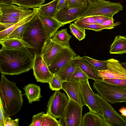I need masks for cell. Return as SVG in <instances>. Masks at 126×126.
Here are the masks:
<instances>
[{
  "label": "cell",
  "mask_w": 126,
  "mask_h": 126,
  "mask_svg": "<svg viewBox=\"0 0 126 126\" xmlns=\"http://www.w3.org/2000/svg\"><path fill=\"white\" fill-rule=\"evenodd\" d=\"M96 97L103 114V118L109 126H126V121L108 102L96 94Z\"/></svg>",
  "instance_id": "cell-7"
},
{
  "label": "cell",
  "mask_w": 126,
  "mask_h": 126,
  "mask_svg": "<svg viewBox=\"0 0 126 126\" xmlns=\"http://www.w3.org/2000/svg\"><path fill=\"white\" fill-rule=\"evenodd\" d=\"M111 54H122L126 53V37L118 35L115 36L109 51Z\"/></svg>",
  "instance_id": "cell-21"
},
{
  "label": "cell",
  "mask_w": 126,
  "mask_h": 126,
  "mask_svg": "<svg viewBox=\"0 0 126 126\" xmlns=\"http://www.w3.org/2000/svg\"><path fill=\"white\" fill-rule=\"evenodd\" d=\"M123 67L126 69V62L120 63Z\"/></svg>",
  "instance_id": "cell-49"
},
{
  "label": "cell",
  "mask_w": 126,
  "mask_h": 126,
  "mask_svg": "<svg viewBox=\"0 0 126 126\" xmlns=\"http://www.w3.org/2000/svg\"><path fill=\"white\" fill-rule=\"evenodd\" d=\"M43 28L50 38L56 32L58 29L63 25L54 17H46L39 14Z\"/></svg>",
  "instance_id": "cell-18"
},
{
  "label": "cell",
  "mask_w": 126,
  "mask_h": 126,
  "mask_svg": "<svg viewBox=\"0 0 126 126\" xmlns=\"http://www.w3.org/2000/svg\"><path fill=\"white\" fill-rule=\"evenodd\" d=\"M23 19L20 18L8 15L0 14V23L2 24H15Z\"/></svg>",
  "instance_id": "cell-35"
},
{
  "label": "cell",
  "mask_w": 126,
  "mask_h": 126,
  "mask_svg": "<svg viewBox=\"0 0 126 126\" xmlns=\"http://www.w3.org/2000/svg\"><path fill=\"white\" fill-rule=\"evenodd\" d=\"M14 24L5 23H0V31L5 30L14 25Z\"/></svg>",
  "instance_id": "cell-44"
},
{
  "label": "cell",
  "mask_w": 126,
  "mask_h": 126,
  "mask_svg": "<svg viewBox=\"0 0 126 126\" xmlns=\"http://www.w3.org/2000/svg\"><path fill=\"white\" fill-rule=\"evenodd\" d=\"M89 79L87 76L78 65L76 64L75 70L70 77L66 81L75 82L81 80Z\"/></svg>",
  "instance_id": "cell-29"
},
{
  "label": "cell",
  "mask_w": 126,
  "mask_h": 126,
  "mask_svg": "<svg viewBox=\"0 0 126 126\" xmlns=\"http://www.w3.org/2000/svg\"><path fill=\"white\" fill-rule=\"evenodd\" d=\"M76 55L70 47L63 48L48 66L50 71L53 74L56 73L63 66Z\"/></svg>",
  "instance_id": "cell-13"
},
{
  "label": "cell",
  "mask_w": 126,
  "mask_h": 126,
  "mask_svg": "<svg viewBox=\"0 0 126 126\" xmlns=\"http://www.w3.org/2000/svg\"><path fill=\"white\" fill-rule=\"evenodd\" d=\"M13 4L12 0H0V5H10Z\"/></svg>",
  "instance_id": "cell-45"
},
{
  "label": "cell",
  "mask_w": 126,
  "mask_h": 126,
  "mask_svg": "<svg viewBox=\"0 0 126 126\" xmlns=\"http://www.w3.org/2000/svg\"><path fill=\"white\" fill-rule=\"evenodd\" d=\"M15 4L24 8L28 9L30 8L38 7L45 1V0H12Z\"/></svg>",
  "instance_id": "cell-28"
},
{
  "label": "cell",
  "mask_w": 126,
  "mask_h": 126,
  "mask_svg": "<svg viewBox=\"0 0 126 126\" xmlns=\"http://www.w3.org/2000/svg\"><path fill=\"white\" fill-rule=\"evenodd\" d=\"M82 57L90 63L98 71L105 70L107 68V60H97L86 56Z\"/></svg>",
  "instance_id": "cell-30"
},
{
  "label": "cell",
  "mask_w": 126,
  "mask_h": 126,
  "mask_svg": "<svg viewBox=\"0 0 126 126\" xmlns=\"http://www.w3.org/2000/svg\"><path fill=\"white\" fill-rule=\"evenodd\" d=\"M44 114V112H41L34 115L32 118L31 123L29 126H41Z\"/></svg>",
  "instance_id": "cell-37"
},
{
  "label": "cell",
  "mask_w": 126,
  "mask_h": 126,
  "mask_svg": "<svg viewBox=\"0 0 126 126\" xmlns=\"http://www.w3.org/2000/svg\"><path fill=\"white\" fill-rule=\"evenodd\" d=\"M23 89L30 104L33 102L39 101L42 97L40 87L35 84H29L25 86Z\"/></svg>",
  "instance_id": "cell-22"
},
{
  "label": "cell",
  "mask_w": 126,
  "mask_h": 126,
  "mask_svg": "<svg viewBox=\"0 0 126 126\" xmlns=\"http://www.w3.org/2000/svg\"><path fill=\"white\" fill-rule=\"evenodd\" d=\"M73 59L75 64L79 65L87 76L89 79L95 81L102 79L98 75V71L82 57L78 55L74 57Z\"/></svg>",
  "instance_id": "cell-16"
},
{
  "label": "cell",
  "mask_w": 126,
  "mask_h": 126,
  "mask_svg": "<svg viewBox=\"0 0 126 126\" xmlns=\"http://www.w3.org/2000/svg\"><path fill=\"white\" fill-rule=\"evenodd\" d=\"M49 114L47 112L43 116L41 126H60L59 121Z\"/></svg>",
  "instance_id": "cell-32"
},
{
  "label": "cell",
  "mask_w": 126,
  "mask_h": 126,
  "mask_svg": "<svg viewBox=\"0 0 126 126\" xmlns=\"http://www.w3.org/2000/svg\"><path fill=\"white\" fill-rule=\"evenodd\" d=\"M121 115L122 118L126 121V117H125Z\"/></svg>",
  "instance_id": "cell-50"
},
{
  "label": "cell",
  "mask_w": 126,
  "mask_h": 126,
  "mask_svg": "<svg viewBox=\"0 0 126 126\" xmlns=\"http://www.w3.org/2000/svg\"><path fill=\"white\" fill-rule=\"evenodd\" d=\"M69 28L71 33L79 41L85 38L86 36L85 29H81L74 23H70Z\"/></svg>",
  "instance_id": "cell-31"
},
{
  "label": "cell",
  "mask_w": 126,
  "mask_h": 126,
  "mask_svg": "<svg viewBox=\"0 0 126 126\" xmlns=\"http://www.w3.org/2000/svg\"><path fill=\"white\" fill-rule=\"evenodd\" d=\"M49 38L38 15L27 23L21 39L31 49L39 52L46 40Z\"/></svg>",
  "instance_id": "cell-3"
},
{
  "label": "cell",
  "mask_w": 126,
  "mask_h": 126,
  "mask_svg": "<svg viewBox=\"0 0 126 126\" xmlns=\"http://www.w3.org/2000/svg\"><path fill=\"white\" fill-rule=\"evenodd\" d=\"M28 22L21 25L15 29L8 35L7 38H15L21 39L23 33Z\"/></svg>",
  "instance_id": "cell-34"
},
{
  "label": "cell",
  "mask_w": 126,
  "mask_h": 126,
  "mask_svg": "<svg viewBox=\"0 0 126 126\" xmlns=\"http://www.w3.org/2000/svg\"><path fill=\"white\" fill-rule=\"evenodd\" d=\"M123 10V6L120 2L100 0L90 4L78 19L87 16H100L108 17L114 21V15Z\"/></svg>",
  "instance_id": "cell-5"
},
{
  "label": "cell",
  "mask_w": 126,
  "mask_h": 126,
  "mask_svg": "<svg viewBox=\"0 0 126 126\" xmlns=\"http://www.w3.org/2000/svg\"><path fill=\"white\" fill-rule=\"evenodd\" d=\"M0 43L2 47L7 49H16L25 47L31 48L21 39L17 38H7L0 40Z\"/></svg>",
  "instance_id": "cell-26"
},
{
  "label": "cell",
  "mask_w": 126,
  "mask_h": 126,
  "mask_svg": "<svg viewBox=\"0 0 126 126\" xmlns=\"http://www.w3.org/2000/svg\"><path fill=\"white\" fill-rule=\"evenodd\" d=\"M84 100L90 111L96 113L103 117L94 93L91 88L88 79L79 80Z\"/></svg>",
  "instance_id": "cell-12"
},
{
  "label": "cell",
  "mask_w": 126,
  "mask_h": 126,
  "mask_svg": "<svg viewBox=\"0 0 126 126\" xmlns=\"http://www.w3.org/2000/svg\"><path fill=\"white\" fill-rule=\"evenodd\" d=\"M74 23L77 26L81 29L85 30H91L96 32L100 31L104 29H111L121 24L119 21H118L110 25H103L98 24H88L78 22L77 20L74 22Z\"/></svg>",
  "instance_id": "cell-27"
},
{
  "label": "cell",
  "mask_w": 126,
  "mask_h": 126,
  "mask_svg": "<svg viewBox=\"0 0 126 126\" xmlns=\"http://www.w3.org/2000/svg\"><path fill=\"white\" fill-rule=\"evenodd\" d=\"M100 0H87L88 2L90 4L96 2Z\"/></svg>",
  "instance_id": "cell-48"
},
{
  "label": "cell",
  "mask_w": 126,
  "mask_h": 126,
  "mask_svg": "<svg viewBox=\"0 0 126 126\" xmlns=\"http://www.w3.org/2000/svg\"><path fill=\"white\" fill-rule=\"evenodd\" d=\"M59 0H54L38 8L39 14L43 16L54 17L56 11Z\"/></svg>",
  "instance_id": "cell-25"
},
{
  "label": "cell",
  "mask_w": 126,
  "mask_h": 126,
  "mask_svg": "<svg viewBox=\"0 0 126 126\" xmlns=\"http://www.w3.org/2000/svg\"><path fill=\"white\" fill-rule=\"evenodd\" d=\"M0 92V98L9 116L14 115L19 112L23 102L22 92L15 82L8 80L2 74Z\"/></svg>",
  "instance_id": "cell-2"
},
{
  "label": "cell",
  "mask_w": 126,
  "mask_h": 126,
  "mask_svg": "<svg viewBox=\"0 0 126 126\" xmlns=\"http://www.w3.org/2000/svg\"><path fill=\"white\" fill-rule=\"evenodd\" d=\"M71 36L67 32V29L57 31L51 38V39L64 48L70 47L69 42Z\"/></svg>",
  "instance_id": "cell-24"
},
{
  "label": "cell",
  "mask_w": 126,
  "mask_h": 126,
  "mask_svg": "<svg viewBox=\"0 0 126 126\" xmlns=\"http://www.w3.org/2000/svg\"><path fill=\"white\" fill-rule=\"evenodd\" d=\"M93 88L104 99L112 104L126 103V89L102 80L95 81Z\"/></svg>",
  "instance_id": "cell-4"
},
{
  "label": "cell",
  "mask_w": 126,
  "mask_h": 126,
  "mask_svg": "<svg viewBox=\"0 0 126 126\" xmlns=\"http://www.w3.org/2000/svg\"><path fill=\"white\" fill-rule=\"evenodd\" d=\"M29 48L0 50V71L3 74L17 75L32 68L34 57Z\"/></svg>",
  "instance_id": "cell-1"
},
{
  "label": "cell",
  "mask_w": 126,
  "mask_h": 126,
  "mask_svg": "<svg viewBox=\"0 0 126 126\" xmlns=\"http://www.w3.org/2000/svg\"><path fill=\"white\" fill-rule=\"evenodd\" d=\"M63 82L55 74H54L48 83L49 87L52 91L60 90L62 89Z\"/></svg>",
  "instance_id": "cell-33"
},
{
  "label": "cell",
  "mask_w": 126,
  "mask_h": 126,
  "mask_svg": "<svg viewBox=\"0 0 126 126\" xmlns=\"http://www.w3.org/2000/svg\"><path fill=\"white\" fill-rule=\"evenodd\" d=\"M77 20L80 22L88 24H98L93 16H89L79 18Z\"/></svg>",
  "instance_id": "cell-40"
},
{
  "label": "cell",
  "mask_w": 126,
  "mask_h": 126,
  "mask_svg": "<svg viewBox=\"0 0 126 126\" xmlns=\"http://www.w3.org/2000/svg\"><path fill=\"white\" fill-rule=\"evenodd\" d=\"M119 111L121 114V115L126 117V108L123 107L119 110Z\"/></svg>",
  "instance_id": "cell-46"
},
{
  "label": "cell",
  "mask_w": 126,
  "mask_h": 126,
  "mask_svg": "<svg viewBox=\"0 0 126 126\" xmlns=\"http://www.w3.org/2000/svg\"><path fill=\"white\" fill-rule=\"evenodd\" d=\"M93 16L97 22L99 24H102L104 22L109 20L114 21L109 18L103 16Z\"/></svg>",
  "instance_id": "cell-42"
},
{
  "label": "cell",
  "mask_w": 126,
  "mask_h": 126,
  "mask_svg": "<svg viewBox=\"0 0 126 126\" xmlns=\"http://www.w3.org/2000/svg\"><path fill=\"white\" fill-rule=\"evenodd\" d=\"M69 0H59L57 10H60L68 6Z\"/></svg>",
  "instance_id": "cell-43"
},
{
  "label": "cell",
  "mask_w": 126,
  "mask_h": 126,
  "mask_svg": "<svg viewBox=\"0 0 126 126\" xmlns=\"http://www.w3.org/2000/svg\"><path fill=\"white\" fill-rule=\"evenodd\" d=\"M33 9V12L29 16L14 24L9 28L0 31V40L7 38L8 35L18 27L24 23L29 22L37 16L39 15L38 8H34Z\"/></svg>",
  "instance_id": "cell-20"
},
{
  "label": "cell",
  "mask_w": 126,
  "mask_h": 126,
  "mask_svg": "<svg viewBox=\"0 0 126 126\" xmlns=\"http://www.w3.org/2000/svg\"><path fill=\"white\" fill-rule=\"evenodd\" d=\"M89 4L87 0H69L67 7L69 8L79 7Z\"/></svg>",
  "instance_id": "cell-39"
},
{
  "label": "cell",
  "mask_w": 126,
  "mask_h": 126,
  "mask_svg": "<svg viewBox=\"0 0 126 126\" xmlns=\"http://www.w3.org/2000/svg\"><path fill=\"white\" fill-rule=\"evenodd\" d=\"M81 126H109L99 114L90 111L82 117Z\"/></svg>",
  "instance_id": "cell-19"
},
{
  "label": "cell",
  "mask_w": 126,
  "mask_h": 126,
  "mask_svg": "<svg viewBox=\"0 0 126 126\" xmlns=\"http://www.w3.org/2000/svg\"><path fill=\"white\" fill-rule=\"evenodd\" d=\"M19 119L12 120L9 116L6 120L5 126H18L19 125Z\"/></svg>",
  "instance_id": "cell-41"
},
{
  "label": "cell",
  "mask_w": 126,
  "mask_h": 126,
  "mask_svg": "<svg viewBox=\"0 0 126 126\" xmlns=\"http://www.w3.org/2000/svg\"><path fill=\"white\" fill-rule=\"evenodd\" d=\"M113 21L111 20H107L104 22L102 24L103 25H111L113 24Z\"/></svg>",
  "instance_id": "cell-47"
},
{
  "label": "cell",
  "mask_w": 126,
  "mask_h": 126,
  "mask_svg": "<svg viewBox=\"0 0 126 126\" xmlns=\"http://www.w3.org/2000/svg\"><path fill=\"white\" fill-rule=\"evenodd\" d=\"M90 4L79 7L67 6L56 11L54 18L63 26L77 19Z\"/></svg>",
  "instance_id": "cell-11"
},
{
  "label": "cell",
  "mask_w": 126,
  "mask_h": 126,
  "mask_svg": "<svg viewBox=\"0 0 126 126\" xmlns=\"http://www.w3.org/2000/svg\"><path fill=\"white\" fill-rule=\"evenodd\" d=\"M0 126H5L7 118L10 116L7 114L2 100L0 98Z\"/></svg>",
  "instance_id": "cell-36"
},
{
  "label": "cell",
  "mask_w": 126,
  "mask_h": 126,
  "mask_svg": "<svg viewBox=\"0 0 126 126\" xmlns=\"http://www.w3.org/2000/svg\"><path fill=\"white\" fill-rule=\"evenodd\" d=\"M107 61V69L98 71L99 76L102 79H126V69L118 60L111 58Z\"/></svg>",
  "instance_id": "cell-10"
},
{
  "label": "cell",
  "mask_w": 126,
  "mask_h": 126,
  "mask_svg": "<svg viewBox=\"0 0 126 126\" xmlns=\"http://www.w3.org/2000/svg\"><path fill=\"white\" fill-rule=\"evenodd\" d=\"M62 89L67 94L68 98L75 101L80 106H86L79 81L63 82Z\"/></svg>",
  "instance_id": "cell-14"
},
{
  "label": "cell",
  "mask_w": 126,
  "mask_h": 126,
  "mask_svg": "<svg viewBox=\"0 0 126 126\" xmlns=\"http://www.w3.org/2000/svg\"><path fill=\"white\" fill-rule=\"evenodd\" d=\"M33 9H26L14 4L0 5V14L23 19L31 14Z\"/></svg>",
  "instance_id": "cell-17"
},
{
  "label": "cell",
  "mask_w": 126,
  "mask_h": 126,
  "mask_svg": "<svg viewBox=\"0 0 126 126\" xmlns=\"http://www.w3.org/2000/svg\"><path fill=\"white\" fill-rule=\"evenodd\" d=\"M102 80L126 89V79H102Z\"/></svg>",
  "instance_id": "cell-38"
},
{
  "label": "cell",
  "mask_w": 126,
  "mask_h": 126,
  "mask_svg": "<svg viewBox=\"0 0 126 126\" xmlns=\"http://www.w3.org/2000/svg\"><path fill=\"white\" fill-rule=\"evenodd\" d=\"M68 103L59 122L60 126H81L82 106L68 98Z\"/></svg>",
  "instance_id": "cell-6"
},
{
  "label": "cell",
  "mask_w": 126,
  "mask_h": 126,
  "mask_svg": "<svg viewBox=\"0 0 126 126\" xmlns=\"http://www.w3.org/2000/svg\"><path fill=\"white\" fill-rule=\"evenodd\" d=\"M76 65L73 59L63 66L55 74L63 82L66 81L72 74Z\"/></svg>",
  "instance_id": "cell-23"
},
{
  "label": "cell",
  "mask_w": 126,
  "mask_h": 126,
  "mask_svg": "<svg viewBox=\"0 0 126 126\" xmlns=\"http://www.w3.org/2000/svg\"><path fill=\"white\" fill-rule=\"evenodd\" d=\"M69 101V98L64 93L59 90L55 91L48 102L47 112L56 118L60 119L63 115Z\"/></svg>",
  "instance_id": "cell-8"
},
{
  "label": "cell",
  "mask_w": 126,
  "mask_h": 126,
  "mask_svg": "<svg viewBox=\"0 0 126 126\" xmlns=\"http://www.w3.org/2000/svg\"><path fill=\"white\" fill-rule=\"evenodd\" d=\"M63 48L53 41L51 38L48 39L46 40L40 53L48 67L56 55Z\"/></svg>",
  "instance_id": "cell-15"
},
{
  "label": "cell",
  "mask_w": 126,
  "mask_h": 126,
  "mask_svg": "<svg viewBox=\"0 0 126 126\" xmlns=\"http://www.w3.org/2000/svg\"><path fill=\"white\" fill-rule=\"evenodd\" d=\"M32 69L37 82L48 83L54 74L50 71L40 53L37 51L34 53Z\"/></svg>",
  "instance_id": "cell-9"
}]
</instances>
